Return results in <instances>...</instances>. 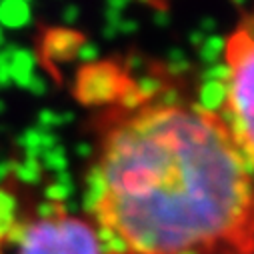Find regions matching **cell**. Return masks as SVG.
Here are the masks:
<instances>
[{"mask_svg": "<svg viewBox=\"0 0 254 254\" xmlns=\"http://www.w3.org/2000/svg\"><path fill=\"white\" fill-rule=\"evenodd\" d=\"M250 24H252V26H254V16H252V20H250Z\"/></svg>", "mask_w": 254, "mask_h": 254, "instance_id": "4", "label": "cell"}, {"mask_svg": "<svg viewBox=\"0 0 254 254\" xmlns=\"http://www.w3.org/2000/svg\"><path fill=\"white\" fill-rule=\"evenodd\" d=\"M220 118L254 170V26L238 24L224 44Z\"/></svg>", "mask_w": 254, "mask_h": 254, "instance_id": "3", "label": "cell"}, {"mask_svg": "<svg viewBox=\"0 0 254 254\" xmlns=\"http://www.w3.org/2000/svg\"><path fill=\"white\" fill-rule=\"evenodd\" d=\"M0 254H104L86 214L56 198H38L12 182L0 184Z\"/></svg>", "mask_w": 254, "mask_h": 254, "instance_id": "2", "label": "cell"}, {"mask_svg": "<svg viewBox=\"0 0 254 254\" xmlns=\"http://www.w3.org/2000/svg\"><path fill=\"white\" fill-rule=\"evenodd\" d=\"M86 216L104 254H254V170L220 114L94 68Z\"/></svg>", "mask_w": 254, "mask_h": 254, "instance_id": "1", "label": "cell"}]
</instances>
